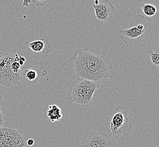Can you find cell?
<instances>
[{
  "label": "cell",
  "instance_id": "16",
  "mask_svg": "<svg viewBox=\"0 0 159 147\" xmlns=\"http://www.w3.org/2000/svg\"><path fill=\"white\" fill-rule=\"evenodd\" d=\"M25 61H26V59L24 57H22L21 55L19 56V63L21 66H23L24 65V64H25Z\"/></svg>",
  "mask_w": 159,
  "mask_h": 147
},
{
  "label": "cell",
  "instance_id": "11",
  "mask_svg": "<svg viewBox=\"0 0 159 147\" xmlns=\"http://www.w3.org/2000/svg\"><path fill=\"white\" fill-rule=\"evenodd\" d=\"M146 31H140L136 27L129 28L128 29L121 30L119 33L120 40L125 44H129L134 40L142 36Z\"/></svg>",
  "mask_w": 159,
  "mask_h": 147
},
{
  "label": "cell",
  "instance_id": "17",
  "mask_svg": "<svg viewBox=\"0 0 159 147\" xmlns=\"http://www.w3.org/2000/svg\"><path fill=\"white\" fill-rule=\"evenodd\" d=\"M34 143V141L33 139H29L27 140V144L28 146H32Z\"/></svg>",
  "mask_w": 159,
  "mask_h": 147
},
{
  "label": "cell",
  "instance_id": "13",
  "mask_svg": "<svg viewBox=\"0 0 159 147\" xmlns=\"http://www.w3.org/2000/svg\"><path fill=\"white\" fill-rule=\"evenodd\" d=\"M148 53L149 54L151 58V61L156 68L159 67V50L158 49H155L153 50H148Z\"/></svg>",
  "mask_w": 159,
  "mask_h": 147
},
{
  "label": "cell",
  "instance_id": "15",
  "mask_svg": "<svg viewBox=\"0 0 159 147\" xmlns=\"http://www.w3.org/2000/svg\"><path fill=\"white\" fill-rule=\"evenodd\" d=\"M4 102L3 101L2 96L0 94V111L4 110Z\"/></svg>",
  "mask_w": 159,
  "mask_h": 147
},
{
  "label": "cell",
  "instance_id": "7",
  "mask_svg": "<svg viewBox=\"0 0 159 147\" xmlns=\"http://www.w3.org/2000/svg\"><path fill=\"white\" fill-rule=\"evenodd\" d=\"M48 75L44 67L34 66L28 69H23L20 74V80L25 87L37 86L43 78Z\"/></svg>",
  "mask_w": 159,
  "mask_h": 147
},
{
  "label": "cell",
  "instance_id": "18",
  "mask_svg": "<svg viewBox=\"0 0 159 147\" xmlns=\"http://www.w3.org/2000/svg\"><path fill=\"white\" fill-rule=\"evenodd\" d=\"M99 1H98V0H96L94 1V5H97L99 3Z\"/></svg>",
  "mask_w": 159,
  "mask_h": 147
},
{
  "label": "cell",
  "instance_id": "9",
  "mask_svg": "<svg viewBox=\"0 0 159 147\" xmlns=\"http://www.w3.org/2000/svg\"><path fill=\"white\" fill-rule=\"evenodd\" d=\"M93 7L96 18L102 21H110L115 12L112 3L109 0L99 1L97 5H93Z\"/></svg>",
  "mask_w": 159,
  "mask_h": 147
},
{
  "label": "cell",
  "instance_id": "6",
  "mask_svg": "<svg viewBox=\"0 0 159 147\" xmlns=\"http://www.w3.org/2000/svg\"><path fill=\"white\" fill-rule=\"evenodd\" d=\"M83 147H117L116 141L103 132L93 130L88 132L81 141Z\"/></svg>",
  "mask_w": 159,
  "mask_h": 147
},
{
  "label": "cell",
  "instance_id": "8",
  "mask_svg": "<svg viewBox=\"0 0 159 147\" xmlns=\"http://www.w3.org/2000/svg\"><path fill=\"white\" fill-rule=\"evenodd\" d=\"M25 44L31 49L32 53V58L36 61L41 58H46L52 51L51 44L49 41L45 39L34 40L32 41H25Z\"/></svg>",
  "mask_w": 159,
  "mask_h": 147
},
{
  "label": "cell",
  "instance_id": "5",
  "mask_svg": "<svg viewBox=\"0 0 159 147\" xmlns=\"http://www.w3.org/2000/svg\"><path fill=\"white\" fill-rule=\"evenodd\" d=\"M15 59V55L6 53L0 55V86L10 87L18 84L20 75L12 71L11 64Z\"/></svg>",
  "mask_w": 159,
  "mask_h": 147
},
{
  "label": "cell",
  "instance_id": "4",
  "mask_svg": "<svg viewBox=\"0 0 159 147\" xmlns=\"http://www.w3.org/2000/svg\"><path fill=\"white\" fill-rule=\"evenodd\" d=\"M26 145V138L12 122L5 123L0 129V147H25Z\"/></svg>",
  "mask_w": 159,
  "mask_h": 147
},
{
  "label": "cell",
  "instance_id": "12",
  "mask_svg": "<svg viewBox=\"0 0 159 147\" xmlns=\"http://www.w3.org/2000/svg\"><path fill=\"white\" fill-rule=\"evenodd\" d=\"M47 116L52 122H55L61 120L62 114L61 109L57 105H50L47 111Z\"/></svg>",
  "mask_w": 159,
  "mask_h": 147
},
{
  "label": "cell",
  "instance_id": "10",
  "mask_svg": "<svg viewBox=\"0 0 159 147\" xmlns=\"http://www.w3.org/2000/svg\"><path fill=\"white\" fill-rule=\"evenodd\" d=\"M137 12L139 18L146 22H151L158 17V8L155 2H141L137 4Z\"/></svg>",
  "mask_w": 159,
  "mask_h": 147
},
{
  "label": "cell",
  "instance_id": "14",
  "mask_svg": "<svg viewBox=\"0 0 159 147\" xmlns=\"http://www.w3.org/2000/svg\"><path fill=\"white\" fill-rule=\"evenodd\" d=\"M6 123V116L3 113V111H0V129H1Z\"/></svg>",
  "mask_w": 159,
  "mask_h": 147
},
{
  "label": "cell",
  "instance_id": "1",
  "mask_svg": "<svg viewBox=\"0 0 159 147\" xmlns=\"http://www.w3.org/2000/svg\"><path fill=\"white\" fill-rule=\"evenodd\" d=\"M68 64L74 69L76 78H84L104 84L114 76L113 64L106 52L97 55L87 48L77 49L68 59Z\"/></svg>",
  "mask_w": 159,
  "mask_h": 147
},
{
  "label": "cell",
  "instance_id": "3",
  "mask_svg": "<svg viewBox=\"0 0 159 147\" xmlns=\"http://www.w3.org/2000/svg\"><path fill=\"white\" fill-rule=\"evenodd\" d=\"M132 114L125 105H119L115 108L111 121L110 130L115 139L127 136L132 132Z\"/></svg>",
  "mask_w": 159,
  "mask_h": 147
},
{
  "label": "cell",
  "instance_id": "2",
  "mask_svg": "<svg viewBox=\"0 0 159 147\" xmlns=\"http://www.w3.org/2000/svg\"><path fill=\"white\" fill-rule=\"evenodd\" d=\"M99 87V84L93 81L77 78L68 87V102L77 107H88L92 104L93 97Z\"/></svg>",
  "mask_w": 159,
  "mask_h": 147
}]
</instances>
